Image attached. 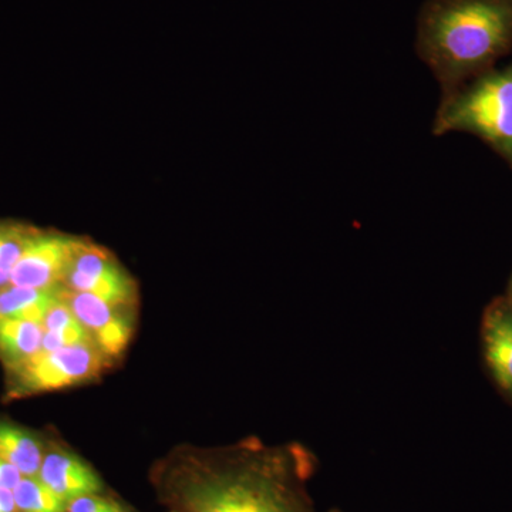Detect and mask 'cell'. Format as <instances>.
Here are the masks:
<instances>
[{
	"label": "cell",
	"instance_id": "obj_17",
	"mask_svg": "<svg viewBox=\"0 0 512 512\" xmlns=\"http://www.w3.org/2000/svg\"><path fill=\"white\" fill-rule=\"evenodd\" d=\"M22 478V473H20L18 468L13 467L8 461L0 458V487L13 491L16 485L22 481Z\"/></svg>",
	"mask_w": 512,
	"mask_h": 512
},
{
	"label": "cell",
	"instance_id": "obj_3",
	"mask_svg": "<svg viewBox=\"0 0 512 512\" xmlns=\"http://www.w3.org/2000/svg\"><path fill=\"white\" fill-rule=\"evenodd\" d=\"M433 131L436 136L473 134L512 168V64L481 74L441 99Z\"/></svg>",
	"mask_w": 512,
	"mask_h": 512
},
{
	"label": "cell",
	"instance_id": "obj_10",
	"mask_svg": "<svg viewBox=\"0 0 512 512\" xmlns=\"http://www.w3.org/2000/svg\"><path fill=\"white\" fill-rule=\"evenodd\" d=\"M43 328L32 320L8 319L0 322V357L10 370L39 353Z\"/></svg>",
	"mask_w": 512,
	"mask_h": 512
},
{
	"label": "cell",
	"instance_id": "obj_8",
	"mask_svg": "<svg viewBox=\"0 0 512 512\" xmlns=\"http://www.w3.org/2000/svg\"><path fill=\"white\" fill-rule=\"evenodd\" d=\"M37 477L66 503L82 495L99 494L103 490V483L96 471L76 454L64 450L49 451L43 457Z\"/></svg>",
	"mask_w": 512,
	"mask_h": 512
},
{
	"label": "cell",
	"instance_id": "obj_11",
	"mask_svg": "<svg viewBox=\"0 0 512 512\" xmlns=\"http://www.w3.org/2000/svg\"><path fill=\"white\" fill-rule=\"evenodd\" d=\"M40 441L12 423H0V458L18 468L23 477L39 476L43 463Z\"/></svg>",
	"mask_w": 512,
	"mask_h": 512
},
{
	"label": "cell",
	"instance_id": "obj_15",
	"mask_svg": "<svg viewBox=\"0 0 512 512\" xmlns=\"http://www.w3.org/2000/svg\"><path fill=\"white\" fill-rule=\"evenodd\" d=\"M62 291V289H60ZM83 326L79 322V319L74 316L72 309L67 305L66 301L62 298V293L59 292V296L55 302L50 306L47 311L45 319H43L42 328L43 332L46 330H64L79 328Z\"/></svg>",
	"mask_w": 512,
	"mask_h": 512
},
{
	"label": "cell",
	"instance_id": "obj_7",
	"mask_svg": "<svg viewBox=\"0 0 512 512\" xmlns=\"http://www.w3.org/2000/svg\"><path fill=\"white\" fill-rule=\"evenodd\" d=\"M60 293L93 342L110 359L120 356L126 350L133 336L134 319L131 311L134 306L117 305L90 293L63 288Z\"/></svg>",
	"mask_w": 512,
	"mask_h": 512
},
{
	"label": "cell",
	"instance_id": "obj_4",
	"mask_svg": "<svg viewBox=\"0 0 512 512\" xmlns=\"http://www.w3.org/2000/svg\"><path fill=\"white\" fill-rule=\"evenodd\" d=\"M110 360L92 340L52 353H37L12 369L15 389L18 394H32L76 386L99 376Z\"/></svg>",
	"mask_w": 512,
	"mask_h": 512
},
{
	"label": "cell",
	"instance_id": "obj_19",
	"mask_svg": "<svg viewBox=\"0 0 512 512\" xmlns=\"http://www.w3.org/2000/svg\"><path fill=\"white\" fill-rule=\"evenodd\" d=\"M329 512H343V511L336 510V508H335V510H330Z\"/></svg>",
	"mask_w": 512,
	"mask_h": 512
},
{
	"label": "cell",
	"instance_id": "obj_2",
	"mask_svg": "<svg viewBox=\"0 0 512 512\" xmlns=\"http://www.w3.org/2000/svg\"><path fill=\"white\" fill-rule=\"evenodd\" d=\"M512 49V0H429L420 12L417 53L444 97L494 69Z\"/></svg>",
	"mask_w": 512,
	"mask_h": 512
},
{
	"label": "cell",
	"instance_id": "obj_14",
	"mask_svg": "<svg viewBox=\"0 0 512 512\" xmlns=\"http://www.w3.org/2000/svg\"><path fill=\"white\" fill-rule=\"evenodd\" d=\"M13 495L20 512H66V501L39 477H23Z\"/></svg>",
	"mask_w": 512,
	"mask_h": 512
},
{
	"label": "cell",
	"instance_id": "obj_9",
	"mask_svg": "<svg viewBox=\"0 0 512 512\" xmlns=\"http://www.w3.org/2000/svg\"><path fill=\"white\" fill-rule=\"evenodd\" d=\"M484 355L495 382L512 393V302L495 301L483 320Z\"/></svg>",
	"mask_w": 512,
	"mask_h": 512
},
{
	"label": "cell",
	"instance_id": "obj_6",
	"mask_svg": "<svg viewBox=\"0 0 512 512\" xmlns=\"http://www.w3.org/2000/svg\"><path fill=\"white\" fill-rule=\"evenodd\" d=\"M80 238L33 227L10 285L60 289Z\"/></svg>",
	"mask_w": 512,
	"mask_h": 512
},
{
	"label": "cell",
	"instance_id": "obj_1",
	"mask_svg": "<svg viewBox=\"0 0 512 512\" xmlns=\"http://www.w3.org/2000/svg\"><path fill=\"white\" fill-rule=\"evenodd\" d=\"M319 461L301 443L248 439L175 458L156 483L170 512H315L309 483Z\"/></svg>",
	"mask_w": 512,
	"mask_h": 512
},
{
	"label": "cell",
	"instance_id": "obj_12",
	"mask_svg": "<svg viewBox=\"0 0 512 512\" xmlns=\"http://www.w3.org/2000/svg\"><path fill=\"white\" fill-rule=\"evenodd\" d=\"M60 289L6 286L0 291V322L8 319H22L32 320L42 325L47 311L59 296Z\"/></svg>",
	"mask_w": 512,
	"mask_h": 512
},
{
	"label": "cell",
	"instance_id": "obj_13",
	"mask_svg": "<svg viewBox=\"0 0 512 512\" xmlns=\"http://www.w3.org/2000/svg\"><path fill=\"white\" fill-rule=\"evenodd\" d=\"M32 229L20 222L0 221V291L10 285Z\"/></svg>",
	"mask_w": 512,
	"mask_h": 512
},
{
	"label": "cell",
	"instance_id": "obj_18",
	"mask_svg": "<svg viewBox=\"0 0 512 512\" xmlns=\"http://www.w3.org/2000/svg\"><path fill=\"white\" fill-rule=\"evenodd\" d=\"M12 490L0 487V512H18Z\"/></svg>",
	"mask_w": 512,
	"mask_h": 512
},
{
	"label": "cell",
	"instance_id": "obj_16",
	"mask_svg": "<svg viewBox=\"0 0 512 512\" xmlns=\"http://www.w3.org/2000/svg\"><path fill=\"white\" fill-rule=\"evenodd\" d=\"M66 512H126L120 503L99 494L82 495L67 501Z\"/></svg>",
	"mask_w": 512,
	"mask_h": 512
},
{
	"label": "cell",
	"instance_id": "obj_5",
	"mask_svg": "<svg viewBox=\"0 0 512 512\" xmlns=\"http://www.w3.org/2000/svg\"><path fill=\"white\" fill-rule=\"evenodd\" d=\"M62 288L90 293L117 305L134 306L137 299L136 282L116 256L83 238L74 251Z\"/></svg>",
	"mask_w": 512,
	"mask_h": 512
}]
</instances>
